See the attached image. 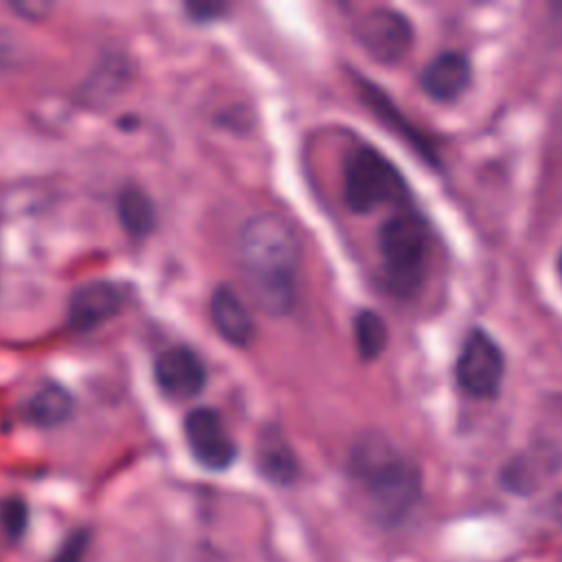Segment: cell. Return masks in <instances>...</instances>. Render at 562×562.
Wrapping results in <instances>:
<instances>
[{"label": "cell", "instance_id": "1", "mask_svg": "<svg viewBox=\"0 0 562 562\" xmlns=\"http://www.w3.org/2000/svg\"><path fill=\"white\" fill-rule=\"evenodd\" d=\"M237 259L255 303L272 316H285L296 299L301 244L290 220L263 211L244 222Z\"/></svg>", "mask_w": 562, "mask_h": 562}, {"label": "cell", "instance_id": "2", "mask_svg": "<svg viewBox=\"0 0 562 562\" xmlns=\"http://www.w3.org/2000/svg\"><path fill=\"white\" fill-rule=\"evenodd\" d=\"M347 472L362 509L382 527L404 522L422 496V474L417 465L378 435L356 441Z\"/></svg>", "mask_w": 562, "mask_h": 562}, {"label": "cell", "instance_id": "3", "mask_svg": "<svg viewBox=\"0 0 562 562\" xmlns=\"http://www.w3.org/2000/svg\"><path fill=\"white\" fill-rule=\"evenodd\" d=\"M378 255L391 294L411 299L424 285L430 255L428 222L415 209L400 206L378 231Z\"/></svg>", "mask_w": 562, "mask_h": 562}, {"label": "cell", "instance_id": "4", "mask_svg": "<svg viewBox=\"0 0 562 562\" xmlns=\"http://www.w3.org/2000/svg\"><path fill=\"white\" fill-rule=\"evenodd\" d=\"M342 200L356 215H367L384 204L408 206V184L402 171L375 147L358 145L342 169Z\"/></svg>", "mask_w": 562, "mask_h": 562}, {"label": "cell", "instance_id": "5", "mask_svg": "<svg viewBox=\"0 0 562 562\" xmlns=\"http://www.w3.org/2000/svg\"><path fill=\"white\" fill-rule=\"evenodd\" d=\"M505 356L485 329H470L461 342L454 378L461 391L474 400H492L501 393Z\"/></svg>", "mask_w": 562, "mask_h": 562}, {"label": "cell", "instance_id": "6", "mask_svg": "<svg viewBox=\"0 0 562 562\" xmlns=\"http://www.w3.org/2000/svg\"><path fill=\"white\" fill-rule=\"evenodd\" d=\"M353 40L373 61L395 64L413 44V24L397 9L375 7L356 20Z\"/></svg>", "mask_w": 562, "mask_h": 562}, {"label": "cell", "instance_id": "7", "mask_svg": "<svg viewBox=\"0 0 562 562\" xmlns=\"http://www.w3.org/2000/svg\"><path fill=\"white\" fill-rule=\"evenodd\" d=\"M184 439L193 459L211 472L231 468L237 457V446L215 408L198 406L189 411L184 417Z\"/></svg>", "mask_w": 562, "mask_h": 562}, {"label": "cell", "instance_id": "8", "mask_svg": "<svg viewBox=\"0 0 562 562\" xmlns=\"http://www.w3.org/2000/svg\"><path fill=\"white\" fill-rule=\"evenodd\" d=\"M154 378L165 397L184 402L202 393L206 384V367L191 347L176 345L160 351L154 362Z\"/></svg>", "mask_w": 562, "mask_h": 562}, {"label": "cell", "instance_id": "9", "mask_svg": "<svg viewBox=\"0 0 562 562\" xmlns=\"http://www.w3.org/2000/svg\"><path fill=\"white\" fill-rule=\"evenodd\" d=\"M123 305L121 290L110 281H90L77 288L68 301V325L75 331H90L114 318Z\"/></svg>", "mask_w": 562, "mask_h": 562}, {"label": "cell", "instance_id": "10", "mask_svg": "<svg viewBox=\"0 0 562 562\" xmlns=\"http://www.w3.org/2000/svg\"><path fill=\"white\" fill-rule=\"evenodd\" d=\"M419 83L430 99L452 103L470 88L472 64L461 50H441L424 66Z\"/></svg>", "mask_w": 562, "mask_h": 562}, {"label": "cell", "instance_id": "11", "mask_svg": "<svg viewBox=\"0 0 562 562\" xmlns=\"http://www.w3.org/2000/svg\"><path fill=\"white\" fill-rule=\"evenodd\" d=\"M211 323L215 331L235 347H248L255 336V323L244 305V301L237 296V292L228 285H217L211 294L209 303Z\"/></svg>", "mask_w": 562, "mask_h": 562}, {"label": "cell", "instance_id": "12", "mask_svg": "<svg viewBox=\"0 0 562 562\" xmlns=\"http://www.w3.org/2000/svg\"><path fill=\"white\" fill-rule=\"evenodd\" d=\"M259 474L274 485H292L299 476V459L279 426L261 430L255 448Z\"/></svg>", "mask_w": 562, "mask_h": 562}, {"label": "cell", "instance_id": "13", "mask_svg": "<svg viewBox=\"0 0 562 562\" xmlns=\"http://www.w3.org/2000/svg\"><path fill=\"white\" fill-rule=\"evenodd\" d=\"M555 461L558 454L551 448H538L529 454H520L503 468L501 483L514 494H529L542 483V479H547L555 470Z\"/></svg>", "mask_w": 562, "mask_h": 562}, {"label": "cell", "instance_id": "14", "mask_svg": "<svg viewBox=\"0 0 562 562\" xmlns=\"http://www.w3.org/2000/svg\"><path fill=\"white\" fill-rule=\"evenodd\" d=\"M358 86L362 88V99H364V103L373 110V114L380 116L384 123H391L393 127H395V123H397V134L404 136V138L415 147V151H417L419 156H424L428 162L437 165V154H435L430 140H426L424 134H419L408 121H404V119L400 116V112H397V108L391 103V99H389L378 86H373V83H369V81H364V79H360Z\"/></svg>", "mask_w": 562, "mask_h": 562}, {"label": "cell", "instance_id": "15", "mask_svg": "<svg viewBox=\"0 0 562 562\" xmlns=\"http://www.w3.org/2000/svg\"><path fill=\"white\" fill-rule=\"evenodd\" d=\"M72 413V397L59 384L40 386L26 402V417L37 426H59Z\"/></svg>", "mask_w": 562, "mask_h": 562}, {"label": "cell", "instance_id": "16", "mask_svg": "<svg viewBox=\"0 0 562 562\" xmlns=\"http://www.w3.org/2000/svg\"><path fill=\"white\" fill-rule=\"evenodd\" d=\"M353 342L364 362L378 360L389 342V325L375 310L362 307L353 316Z\"/></svg>", "mask_w": 562, "mask_h": 562}, {"label": "cell", "instance_id": "17", "mask_svg": "<svg viewBox=\"0 0 562 562\" xmlns=\"http://www.w3.org/2000/svg\"><path fill=\"white\" fill-rule=\"evenodd\" d=\"M119 217L127 233L145 235L156 224L151 200L140 189H125L119 195Z\"/></svg>", "mask_w": 562, "mask_h": 562}, {"label": "cell", "instance_id": "18", "mask_svg": "<svg viewBox=\"0 0 562 562\" xmlns=\"http://www.w3.org/2000/svg\"><path fill=\"white\" fill-rule=\"evenodd\" d=\"M26 505L20 501V498H9L2 503V509H0V522H2V529L7 531L9 538H20L24 527H26Z\"/></svg>", "mask_w": 562, "mask_h": 562}, {"label": "cell", "instance_id": "19", "mask_svg": "<svg viewBox=\"0 0 562 562\" xmlns=\"http://www.w3.org/2000/svg\"><path fill=\"white\" fill-rule=\"evenodd\" d=\"M88 544L86 531H75L66 538V542L55 553L53 562H83V551Z\"/></svg>", "mask_w": 562, "mask_h": 562}, {"label": "cell", "instance_id": "20", "mask_svg": "<svg viewBox=\"0 0 562 562\" xmlns=\"http://www.w3.org/2000/svg\"><path fill=\"white\" fill-rule=\"evenodd\" d=\"M222 11H224L222 4H191L189 7V13L200 20H213V18L222 15Z\"/></svg>", "mask_w": 562, "mask_h": 562}, {"label": "cell", "instance_id": "21", "mask_svg": "<svg viewBox=\"0 0 562 562\" xmlns=\"http://www.w3.org/2000/svg\"><path fill=\"white\" fill-rule=\"evenodd\" d=\"M13 9H15V11H20V13H22V15H26V18H33V15L46 13L50 7H48V4H44V2H31V4L20 2V4H13Z\"/></svg>", "mask_w": 562, "mask_h": 562}, {"label": "cell", "instance_id": "22", "mask_svg": "<svg viewBox=\"0 0 562 562\" xmlns=\"http://www.w3.org/2000/svg\"><path fill=\"white\" fill-rule=\"evenodd\" d=\"M551 516L558 525H562V490L551 498Z\"/></svg>", "mask_w": 562, "mask_h": 562}, {"label": "cell", "instance_id": "23", "mask_svg": "<svg viewBox=\"0 0 562 562\" xmlns=\"http://www.w3.org/2000/svg\"><path fill=\"white\" fill-rule=\"evenodd\" d=\"M558 272H560V277H562V252H560V257H558Z\"/></svg>", "mask_w": 562, "mask_h": 562}]
</instances>
